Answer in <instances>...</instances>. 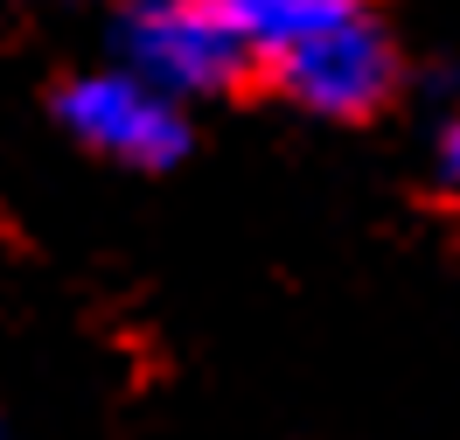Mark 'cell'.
<instances>
[{"mask_svg":"<svg viewBox=\"0 0 460 440\" xmlns=\"http://www.w3.org/2000/svg\"><path fill=\"white\" fill-rule=\"evenodd\" d=\"M112 63L133 70L140 85H154L161 98H174V105L224 98V91L259 77L244 42L217 14V0H119Z\"/></svg>","mask_w":460,"mask_h":440,"instance_id":"6da1fadb","label":"cell"},{"mask_svg":"<svg viewBox=\"0 0 460 440\" xmlns=\"http://www.w3.org/2000/svg\"><path fill=\"white\" fill-rule=\"evenodd\" d=\"M57 126L84 147V154L112 161V168H140V175L181 168V154L196 147L189 105L161 98L154 85H140V77L119 70V63H98V70L63 77L57 85Z\"/></svg>","mask_w":460,"mask_h":440,"instance_id":"7a4b0ae2","label":"cell"},{"mask_svg":"<svg viewBox=\"0 0 460 440\" xmlns=\"http://www.w3.org/2000/svg\"><path fill=\"white\" fill-rule=\"evenodd\" d=\"M272 85L287 91L300 112L335 119V126H356V119H376L404 85V57H398V35L391 22L376 14V0H363L356 14H342L335 29L307 35L300 49L265 70Z\"/></svg>","mask_w":460,"mask_h":440,"instance_id":"3957f363","label":"cell"},{"mask_svg":"<svg viewBox=\"0 0 460 440\" xmlns=\"http://www.w3.org/2000/svg\"><path fill=\"white\" fill-rule=\"evenodd\" d=\"M356 7H363V0H217V14H224L230 35L244 42V57H252L259 77L287 57V49H300V42L321 35V29H335Z\"/></svg>","mask_w":460,"mask_h":440,"instance_id":"277c9868","label":"cell"},{"mask_svg":"<svg viewBox=\"0 0 460 440\" xmlns=\"http://www.w3.org/2000/svg\"><path fill=\"white\" fill-rule=\"evenodd\" d=\"M432 182H439L447 196H460V105L439 119V133H432Z\"/></svg>","mask_w":460,"mask_h":440,"instance_id":"5b68a950","label":"cell"}]
</instances>
